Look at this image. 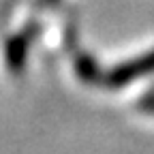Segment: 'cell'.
Returning <instances> with one entry per match:
<instances>
[]
</instances>
